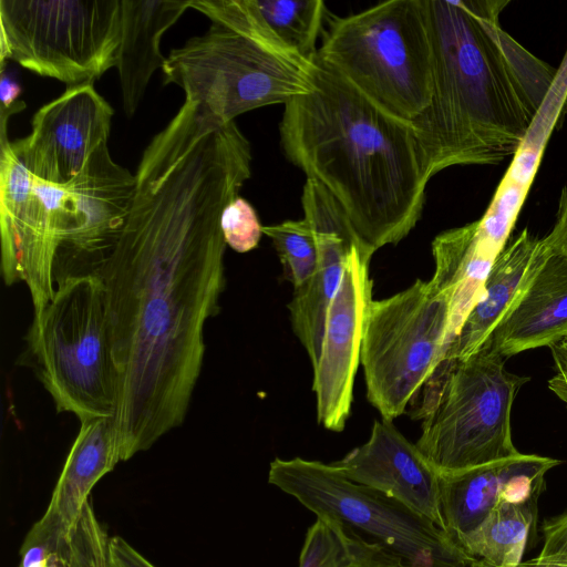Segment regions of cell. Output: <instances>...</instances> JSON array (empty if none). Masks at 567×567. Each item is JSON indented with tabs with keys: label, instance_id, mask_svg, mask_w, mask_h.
Returning a JSON list of instances; mask_svg holds the SVG:
<instances>
[{
	"label": "cell",
	"instance_id": "3957f363",
	"mask_svg": "<svg viewBox=\"0 0 567 567\" xmlns=\"http://www.w3.org/2000/svg\"><path fill=\"white\" fill-rule=\"evenodd\" d=\"M313 90L285 105L287 159L323 185L374 251L421 218L431 179L410 123L390 115L316 58Z\"/></svg>",
	"mask_w": 567,
	"mask_h": 567
},
{
	"label": "cell",
	"instance_id": "8992f818",
	"mask_svg": "<svg viewBox=\"0 0 567 567\" xmlns=\"http://www.w3.org/2000/svg\"><path fill=\"white\" fill-rule=\"evenodd\" d=\"M317 59L380 109L411 124L432 96L424 0L384 1L334 19Z\"/></svg>",
	"mask_w": 567,
	"mask_h": 567
},
{
	"label": "cell",
	"instance_id": "5bb4252c",
	"mask_svg": "<svg viewBox=\"0 0 567 567\" xmlns=\"http://www.w3.org/2000/svg\"><path fill=\"white\" fill-rule=\"evenodd\" d=\"M8 136L1 138L0 231L1 272L7 286L24 282L39 317L54 291L47 207L34 188L33 175L14 154Z\"/></svg>",
	"mask_w": 567,
	"mask_h": 567
},
{
	"label": "cell",
	"instance_id": "44dd1931",
	"mask_svg": "<svg viewBox=\"0 0 567 567\" xmlns=\"http://www.w3.org/2000/svg\"><path fill=\"white\" fill-rule=\"evenodd\" d=\"M190 0H122V38L116 69L120 76L123 111L136 113L157 69L166 56L161 39L189 8Z\"/></svg>",
	"mask_w": 567,
	"mask_h": 567
},
{
	"label": "cell",
	"instance_id": "ac0fdd59",
	"mask_svg": "<svg viewBox=\"0 0 567 567\" xmlns=\"http://www.w3.org/2000/svg\"><path fill=\"white\" fill-rule=\"evenodd\" d=\"M560 461L535 454L516 456L453 475H440L445 530L458 544L501 503L537 502L545 474Z\"/></svg>",
	"mask_w": 567,
	"mask_h": 567
},
{
	"label": "cell",
	"instance_id": "ffe728a7",
	"mask_svg": "<svg viewBox=\"0 0 567 567\" xmlns=\"http://www.w3.org/2000/svg\"><path fill=\"white\" fill-rule=\"evenodd\" d=\"M567 336V257L551 251L514 309L489 337L505 358Z\"/></svg>",
	"mask_w": 567,
	"mask_h": 567
},
{
	"label": "cell",
	"instance_id": "ba28073f",
	"mask_svg": "<svg viewBox=\"0 0 567 567\" xmlns=\"http://www.w3.org/2000/svg\"><path fill=\"white\" fill-rule=\"evenodd\" d=\"M268 482L316 516L331 517L369 535L410 567H470L476 560L436 524L349 480L333 463L276 457Z\"/></svg>",
	"mask_w": 567,
	"mask_h": 567
},
{
	"label": "cell",
	"instance_id": "9a60e30c",
	"mask_svg": "<svg viewBox=\"0 0 567 567\" xmlns=\"http://www.w3.org/2000/svg\"><path fill=\"white\" fill-rule=\"evenodd\" d=\"M301 204L303 218L317 238L319 262L311 280L301 289L293 290L287 307L293 333L313 368L320 354L327 311L339 288L348 259L354 247L368 245L355 231L342 206L317 181L307 178Z\"/></svg>",
	"mask_w": 567,
	"mask_h": 567
},
{
	"label": "cell",
	"instance_id": "484cf974",
	"mask_svg": "<svg viewBox=\"0 0 567 567\" xmlns=\"http://www.w3.org/2000/svg\"><path fill=\"white\" fill-rule=\"evenodd\" d=\"M262 234L271 239L286 279L292 284L293 290L305 287L315 275L319 262L317 238L309 223L305 218L285 220L262 226Z\"/></svg>",
	"mask_w": 567,
	"mask_h": 567
},
{
	"label": "cell",
	"instance_id": "d6986e66",
	"mask_svg": "<svg viewBox=\"0 0 567 567\" xmlns=\"http://www.w3.org/2000/svg\"><path fill=\"white\" fill-rule=\"evenodd\" d=\"M550 254L545 239L527 229L506 244L486 278L482 297L451 342L441 364L466 360L482 348L518 303Z\"/></svg>",
	"mask_w": 567,
	"mask_h": 567
},
{
	"label": "cell",
	"instance_id": "e575fe53",
	"mask_svg": "<svg viewBox=\"0 0 567 567\" xmlns=\"http://www.w3.org/2000/svg\"><path fill=\"white\" fill-rule=\"evenodd\" d=\"M558 348L567 355V336L556 343Z\"/></svg>",
	"mask_w": 567,
	"mask_h": 567
},
{
	"label": "cell",
	"instance_id": "52a82bcc",
	"mask_svg": "<svg viewBox=\"0 0 567 567\" xmlns=\"http://www.w3.org/2000/svg\"><path fill=\"white\" fill-rule=\"evenodd\" d=\"M35 373L58 412L80 422L114 416L116 375L105 289L97 275L68 277L27 334Z\"/></svg>",
	"mask_w": 567,
	"mask_h": 567
},
{
	"label": "cell",
	"instance_id": "4316f807",
	"mask_svg": "<svg viewBox=\"0 0 567 567\" xmlns=\"http://www.w3.org/2000/svg\"><path fill=\"white\" fill-rule=\"evenodd\" d=\"M109 537L94 512H85L68 545L66 567H109Z\"/></svg>",
	"mask_w": 567,
	"mask_h": 567
},
{
	"label": "cell",
	"instance_id": "2e32d148",
	"mask_svg": "<svg viewBox=\"0 0 567 567\" xmlns=\"http://www.w3.org/2000/svg\"><path fill=\"white\" fill-rule=\"evenodd\" d=\"M333 464L349 480L399 501L445 530L440 474L393 421H374L368 441Z\"/></svg>",
	"mask_w": 567,
	"mask_h": 567
},
{
	"label": "cell",
	"instance_id": "83f0119b",
	"mask_svg": "<svg viewBox=\"0 0 567 567\" xmlns=\"http://www.w3.org/2000/svg\"><path fill=\"white\" fill-rule=\"evenodd\" d=\"M220 228L226 244L237 252L255 249L262 234L256 210L241 197H237L224 209Z\"/></svg>",
	"mask_w": 567,
	"mask_h": 567
},
{
	"label": "cell",
	"instance_id": "7c38bea8",
	"mask_svg": "<svg viewBox=\"0 0 567 567\" xmlns=\"http://www.w3.org/2000/svg\"><path fill=\"white\" fill-rule=\"evenodd\" d=\"M375 251L353 248L328 308L320 354L313 369L317 421L341 432L351 412L367 313L372 299L369 265Z\"/></svg>",
	"mask_w": 567,
	"mask_h": 567
},
{
	"label": "cell",
	"instance_id": "8fae6325",
	"mask_svg": "<svg viewBox=\"0 0 567 567\" xmlns=\"http://www.w3.org/2000/svg\"><path fill=\"white\" fill-rule=\"evenodd\" d=\"M33 183L47 207L55 286L68 277L95 275L121 235L135 176L113 161L104 141L70 183L34 176Z\"/></svg>",
	"mask_w": 567,
	"mask_h": 567
},
{
	"label": "cell",
	"instance_id": "cb8c5ba5",
	"mask_svg": "<svg viewBox=\"0 0 567 567\" xmlns=\"http://www.w3.org/2000/svg\"><path fill=\"white\" fill-rule=\"evenodd\" d=\"M401 558L337 519L317 516L308 528L298 567H396Z\"/></svg>",
	"mask_w": 567,
	"mask_h": 567
},
{
	"label": "cell",
	"instance_id": "277c9868",
	"mask_svg": "<svg viewBox=\"0 0 567 567\" xmlns=\"http://www.w3.org/2000/svg\"><path fill=\"white\" fill-rule=\"evenodd\" d=\"M212 20L209 29L173 49L162 68L164 84H176L223 123L248 111L287 104L313 90L316 59L284 44L252 0H190Z\"/></svg>",
	"mask_w": 567,
	"mask_h": 567
},
{
	"label": "cell",
	"instance_id": "f1b7e54d",
	"mask_svg": "<svg viewBox=\"0 0 567 567\" xmlns=\"http://www.w3.org/2000/svg\"><path fill=\"white\" fill-rule=\"evenodd\" d=\"M544 545L540 559L567 560V511L543 523Z\"/></svg>",
	"mask_w": 567,
	"mask_h": 567
},
{
	"label": "cell",
	"instance_id": "5b68a950",
	"mask_svg": "<svg viewBox=\"0 0 567 567\" xmlns=\"http://www.w3.org/2000/svg\"><path fill=\"white\" fill-rule=\"evenodd\" d=\"M491 338L466 360L440 364L411 404L422 421L416 446L440 475H453L518 455L511 412L530 378L505 368Z\"/></svg>",
	"mask_w": 567,
	"mask_h": 567
},
{
	"label": "cell",
	"instance_id": "e0dca14e",
	"mask_svg": "<svg viewBox=\"0 0 567 567\" xmlns=\"http://www.w3.org/2000/svg\"><path fill=\"white\" fill-rule=\"evenodd\" d=\"M120 461L113 416L81 422L48 507L29 530L21 551L43 547L64 561L91 491Z\"/></svg>",
	"mask_w": 567,
	"mask_h": 567
},
{
	"label": "cell",
	"instance_id": "6da1fadb",
	"mask_svg": "<svg viewBox=\"0 0 567 567\" xmlns=\"http://www.w3.org/2000/svg\"><path fill=\"white\" fill-rule=\"evenodd\" d=\"M251 159L235 121L188 100L142 154L123 229L95 274L105 289L122 461L186 416L204 326L225 287L220 217L250 177Z\"/></svg>",
	"mask_w": 567,
	"mask_h": 567
},
{
	"label": "cell",
	"instance_id": "1f68e13d",
	"mask_svg": "<svg viewBox=\"0 0 567 567\" xmlns=\"http://www.w3.org/2000/svg\"><path fill=\"white\" fill-rule=\"evenodd\" d=\"M549 348L551 350L557 372L548 381V388L567 405V355L556 343Z\"/></svg>",
	"mask_w": 567,
	"mask_h": 567
},
{
	"label": "cell",
	"instance_id": "d4e9b609",
	"mask_svg": "<svg viewBox=\"0 0 567 567\" xmlns=\"http://www.w3.org/2000/svg\"><path fill=\"white\" fill-rule=\"evenodd\" d=\"M278 39L309 61L317 58V40L327 8L322 0H252Z\"/></svg>",
	"mask_w": 567,
	"mask_h": 567
},
{
	"label": "cell",
	"instance_id": "4dcf8cb0",
	"mask_svg": "<svg viewBox=\"0 0 567 567\" xmlns=\"http://www.w3.org/2000/svg\"><path fill=\"white\" fill-rule=\"evenodd\" d=\"M544 239L553 252L567 257V185L560 192L555 224Z\"/></svg>",
	"mask_w": 567,
	"mask_h": 567
},
{
	"label": "cell",
	"instance_id": "d590c367",
	"mask_svg": "<svg viewBox=\"0 0 567 567\" xmlns=\"http://www.w3.org/2000/svg\"><path fill=\"white\" fill-rule=\"evenodd\" d=\"M396 567H410V566H408V565H401V566H396Z\"/></svg>",
	"mask_w": 567,
	"mask_h": 567
},
{
	"label": "cell",
	"instance_id": "4fadbf2b",
	"mask_svg": "<svg viewBox=\"0 0 567 567\" xmlns=\"http://www.w3.org/2000/svg\"><path fill=\"white\" fill-rule=\"evenodd\" d=\"M113 114L94 83L70 86L33 115L28 136L10 144L34 177L65 185L80 174L95 148L109 141Z\"/></svg>",
	"mask_w": 567,
	"mask_h": 567
},
{
	"label": "cell",
	"instance_id": "603a6c76",
	"mask_svg": "<svg viewBox=\"0 0 567 567\" xmlns=\"http://www.w3.org/2000/svg\"><path fill=\"white\" fill-rule=\"evenodd\" d=\"M536 517L537 502H501L458 545L489 567H515L523 561Z\"/></svg>",
	"mask_w": 567,
	"mask_h": 567
},
{
	"label": "cell",
	"instance_id": "7402d4cb",
	"mask_svg": "<svg viewBox=\"0 0 567 567\" xmlns=\"http://www.w3.org/2000/svg\"><path fill=\"white\" fill-rule=\"evenodd\" d=\"M499 252L482 231L478 220L445 230L432 241L435 268L431 281L450 298L453 339L482 297Z\"/></svg>",
	"mask_w": 567,
	"mask_h": 567
},
{
	"label": "cell",
	"instance_id": "30bf717a",
	"mask_svg": "<svg viewBox=\"0 0 567 567\" xmlns=\"http://www.w3.org/2000/svg\"><path fill=\"white\" fill-rule=\"evenodd\" d=\"M1 65L13 60L66 87L116 68L122 0H0Z\"/></svg>",
	"mask_w": 567,
	"mask_h": 567
},
{
	"label": "cell",
	"instance_id": "836d02e7",
	"mask_svg": "<svg viewBox=\"0 0 567 567\" xmlns=\"http://www.w3.org/2000/svg\"><path fill=\"white\" fill-rule=\"evenodd\" d=\"M470 567H489L481 560H475ZM515 567H567V560L559 559H540L538 557L520 561Z\"/></svg>",
	"mask_w": 567,
	"mask_h": 567
},
{
	"label": "cell",
	"instance_id": "9c48e42d",
	"mask_svg": "<svg viewBox=\"0 0 567 567\" xmlns=\"http://www.w3.org/2000/svg\"><path fill=\"white\" fill-rule=\"evenodd\" d=\"M452 340L450 298L431 279L371 301L360 363L382 419L393 421L415 401Z\"/></svg>",
	"mask_w": 567,
	"mask_h": 567
},
{
	"label": "cell",
	"instance_id": "f546056e",
	"mask_svg": "<svg viewBox=\"0 0 567 567\" xmlns=\"http://www.w3.org/2000/svg\"><path fill=\"white\" fill-rule=\"evenodd\" d=\"M107 565L109 567H155L120 536L109 539Z\"/></svg>",
	"mask_w": 567,
	"mask_h": 567
},
{
	"label": "cell",
	"instance_id": "d6a6232c",
	"mask_svg": "<svg viewBox=\"0 0 567 567\" xmlns=\"http://www.w3.org/2000/svg\"><path fill=\"white\" fill-rule=\"evenodd\" d=\"M21 94V86L19 83L11 79L9 74L1 70L0 79V100H1V112L11 109L19 100Z\"/></svg>",
	"mask_w": 567,
	"mask_h": 567
},
{
	"label": "cell",
	"instance_id": "7a4b0ae2",
	"mask_svg": "<svg viewBox=\"0 0 567 567\" xmlns=\"http://www.w3.org/2000/svg\"><path fill=\"white\" fill-rule=\"evenodd\" d=\"M504 0H424L432 96L411 123L432 178L495 165L524 145L558 72L499 24Z\"/></svg>",
	"mask_w": 567,
	"mask_h": 567
}]
</instances>
